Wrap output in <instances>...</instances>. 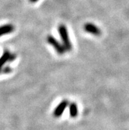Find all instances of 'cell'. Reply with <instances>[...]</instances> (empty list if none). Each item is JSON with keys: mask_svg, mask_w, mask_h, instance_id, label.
Listing matches in <instances>:
<instances>
[{"mask_svg": "<svg viewBox=\"0 0 129 130\" xmlns=\"http://www.w3.org/2000/svg\"><path fill=\"white\" fill-rule=\"evenodd\" d=\"M58 32L61 40L62 41V44L65 46L67 52H70L72 50V46L70 40L69 38V32L67 28V26L64 25H60L58 27Z\"/></svg>", "mask_w": 129, "mask_h": 130, "instance_id": "1", "label": "cell"}, {"mask_svg": "<svg viewBox=\"0 0 129 130\" xmlns=\"http://www.w3.org/2000/svg\"><path fill=\"white\" fill-rule=\"evenodd\" d=\"M47 42L49 45H51L54 49L56 50L58 54L63 55L67 52L62 42H60L59 41H58L52 35H48L47 36Z\"/></svg>", "mask_w": 129, "mask_h": 130, "instance_id": "2", "label": "cell"}, {"mask_svg": "<svg viewBox=\"0 0 129 130\" xmlns=\"http://www.w3.org/2000/svg\"><path fill=\"white\" fill-rule=\"evenodd\" d=\"M69 105V101L67 100H63L61 102H59V104L56 106V108L54 109L53 115L55 118L61 117L62 114H63L64 111L67 108V107Z\"/></svg>", "mask_w": 129, "mask_h": 130, "instance_id": "3", "label": "cell"}, {"mask_svg": "<svg viewBox=\"0 0 129 130\" xmlns=\"http://www.w3.org/2000/svg\"><path fill=\"white\" fill-rule=\"evenodd\" d=\"M84 30L86 32L97 36H100L101 33L100 28L97 26L96 25H95L94 24L91 23H86L85 25H84Z\"/></svg>", "mask_w": 129, "mask_h": 130, "instance_id": "4", "label": "cell"}, {"mask_svg": "<svg viewBox=\"0 0 129 130\" xmlns=\"http://www.w3.org/2000/svg\"><path fill=\"white\" fill-rule=\"evenodd\" d=\"M14 29H15L14 26L10 25V24L1 26H0V37L3 36V35L11 33L12 32H13Z\"/></svg>", "mask_w": 129, "mask_h": 130, "instance_id": "5", "label": "cell"}, {"mask_svg": "<svg viewBox=\"0 0 129 130\" xmlns=\"http://www.w3.org/2000/svg\"><path fill=\"white\" fill-rule=\"evenodd\" d=\"M69 116L70 117L75 118L77 116L79 110H78V106H77V103L75 102H71L69 104Z\"/></svg>", "mask_w": 129, "mask_h": 130, "instance_id": "6", "label": "cell"}, {"mask_svg": "<svg viewBox=\"0 0 129 130\" xmlns=\"http://www.w3.org/2000/svg\"><path fill=\"white\" fill-rule=\"evenodd\" d=\"M11 55V54H10L9 51L4 52L2 57L0 58V71H1L2 67L5 64V63L7 61H9Z\"/></svg>", "mask_w": 129, "mask_h": 130, "instance_id": "7", "label": "cell"}, {"mask_svg": "<svg viewBox=\"0 0 129 130\" xmlns=\"http://www.w3.org/2000/svg\"><path fill=\"white\" fill-rule=\"evenodd\" d=\"M11 71V69L9 67H5V68L3 69V72L5 73H9Z\"/></svg>", "mask_w": 129, "mask_h": 130, "instance_id": "8", "label": "cell"}, {"mask_svg": "<svg viewBox=\"0 0 129 130\" xmlns=\"http://www.w3.org/2000/svg\"><path fill=\"white\" fill-rule=\"evenodd\" d=\"M38 1H39V0H29V2H30V3H36V2H37Z\"/></svg>", "mask_w": 129, "mask_h": 130, "instance_id": "9", "label": "cell"}]
</instances>
